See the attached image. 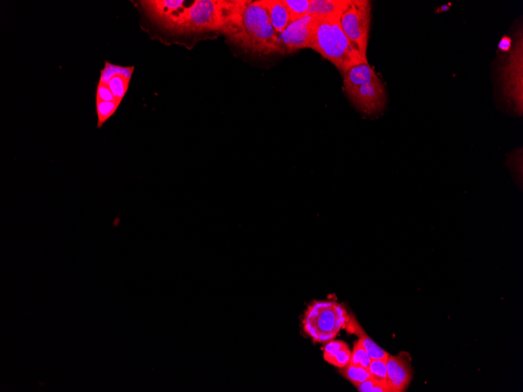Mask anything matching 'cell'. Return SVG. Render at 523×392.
I'll list each match as a JSON object with an SVG mask.
<instances>
[{"label": "cell", "instance_id": "cell-14", "mask_svg": "<svg viewBox=\"0 0 523 392\" xmlns=\"http://www.w3.org/2000/svg\"><path fill=\"white\" fill-rule=\"evenodd\" d=\"M265 5L272 27L280 36L291 23L289 12L283 0H265Z\"/></svg>", "mask_w": 523, "mask_h": 392}, {"label": "cell", "instance_id": "cell-15", "mask_svg": "<svg viewBox=\"0 0 523 392\" xmlns=\"http://www.w3.org/2000/svg\"><path fill=\"white\" fill-rule=\"evenodd\" d=\"M184 1H144L142 5L156 20L161 23L184 8Z\"/></svg>", "mask_w": 523, "mask_h": 392}, {"label": "cell", "instance_id": "cell-23", "mask_svg": "<svg viewBox=\"0 0 523 392\" xmlns=\"http://www.w3.org/2000/svg\"><path fill=\"white\" fill-rule=\"evenodd\" d=\"M96 100H100L107 102L117 100L114 98V96L110 89L104 83L99 82L97 88V98ZM118 101V100H117Z\"/></svg>", "mask_w": 523, "mask_h": 392}, {"label": "cell", "instance_id": "cell-21", "mask_svg": "<svg viewBox=\"0 0 523 392\" xmlns=\"http://www.w3.org/2000/svg\"><path fill=\"white\" fill-rule=\"evenodd\" d=\"M387 359H372L368 370L374 380L387 382Z\"/></svg>", "mask_w": 523, "mask_h": 392}, {"label": "cell", "instance_id": "cell-2", "mask_svg": "<svg viewBox=\"0 0 523 392\" xmlns=\"http://www.w3.org/2000/svg\"><path fill=\"white\" fill-rule=\"evenodd\" d=\"M340 18L316 17L310 49L333 63L343 75L351 67L368 61L344 33Z\"/></svg>", "mask_w": 523, "mask_h": 392}, {"label": "cell", "instance_id": "cell-3", "mask_svg": "<svg viewBox=\"0 0 523 392\" xmlns=\"http://www.w3.org/2000/svg\"><path fill=\"white\" fill-rule=\"evenodd\" d=\"M241 1L199 0L169 19L165 27L177 31L219 30L226 33Z\"/></svg>", "mask_w": 523, "mask_h": 392}, {"label": "cell", "instance_id": "cell-6", "mask_svg": "<svg viewBox=\"0 0 523 392\" xmlns=\"http://www.w3.org/2000/svg\"><path fill=\"white\" fill-rule=\"evenodd\" d=\"M315 22V17L305 15L291 22L278 36L280 54H291L299 50L310 48Z\"/></svg>", "mask_w": 523, "mask_h": 392}, {"label": "cell", "instance_id": "cell-10", "mask_svg": "<svg viewBox=\"0 0 523 392\" xmlns=\"http://www.w3.org/2000/svg\"><path fill=\"white\" fill-rule=\"evenodd\" d=\"M404 355H390L387 359V383L392 392L404 391L411 382V365Z\"/></svg>", "mask_w": 523, "mask_h": 392}, {"label": "cell", "instance_id": "cell-17", "mask_svg": "<svg viewBox=\"0 0 523 392\" xmlns=\"http://www.w3.org/2000/svg\"><path fill=\"white\" fill-rule=\"evenodd\" d=\"M342 369L343 376L356 388H358L362 383L366 382L368 379L372 378L369 370L360 365L349 363Z\"/></svg>", "mask_w": 523, "mask_h": 392}, {"label": "cell", "instance_id": "cell-4", "mask_svg": "<svg viewBox=\"0 0 523 392\" xmlns=\"http://www.w3.org/2000/svg\"><path fill=\"white\" fill-rule=\"evenodd\" d=\"M349 315L342 305L334 301H314L305 312L303 329L316 342L333 340L346 327Z\"/></svg>", "mask_w": 523, "mask_h": 392}, {"label": "cell", "instance_id": "cell-22", "mask_svg": "<svg viewBox=\"0 0 523 392\" xmlns=\"http://www.w3.org/2000/svg\"><path fill=\"white\" fill-rule=\"evenodd\" d=\"M360 392H392L387 382H382L370 378L362 383L358 388Z\"/></svg>", "mask_w": 523, "mask_h": 392}, {"label": "cell", "instance_id": "cell-1", "mask_svg": "<svg viewBox=\"0 0 523 392\" xmlns=\"http://www.w3.org/2000/svg\"><path fill=\"white\" fill-rule=\"evenodd\" d=\"M227 36L229 40L254 54H280L278 35L272 27L265 0L246 1Z\"/></svg>", "mask_w": 523, "mask_h": 392}, {"label": "cell", "instance_id": "cell-20", "mask_svg": "<svg viewBox=\"0 0 523 392\" xmlns=\"http://www.w3.org/2000/svg\"><path fill=\"white\" fill-rule=\"evenodd\" d=\"M372 359L369 356L367 352L363 346L361 340L354 344L352 354H351L350 364L362 366L368 370L371 364Z\"/></svg>", "mask_w": 523, "mask_h": 392}, {"label": "cell", "instance_id": "cell-5", "mask_svg": "<svg viewBox=\"0 0 523 392\" xmlns=\"http://www.w3.org/2000/svg\"><path fill=\"white\" fill-rule=\"evenodd\" d=\"M371 10L372 3L367 0H350L340 18L344 33L366 59Z\"/></svg>", "mask_w": 523, "mask_h": 392}, {"label": "cell", "instance_id": "cell-8", "mask_svg": "<svg viewBox=\"0 0 523 392\" xmlns=\"http://www.w3.org/2000/svg\"><path fill=\"white\" fill-rule=\"evenodd\" d=\"M522 35L516 40L513 49L510 52L509 59L503 70L505 91L508 98L513 102L516 110L522 113Z\"/></svg>", "mask_w": 523, "mask_h": 392}, {"label": "cell", "instance_id": "cell-7", "mask_svg": "<svg viewBox=\"0 0 523 392\" xmlns=\"http://www.w3.org/2000/svg\"><path fill=\"white\" fill-rule=\"evenodd\" d=\"M346 93L356 108L367 114L379 113L386 105L385 88L379 76Z\"/></svg>", "mask_w": 523, "mask_h": 392}, {"label": "cell", "instance_id": "cell-11", "mask_svg": "<svg viewBox=\"0 0 523 392\" xmlns=\"http://www.w3.org/2000/svg\"><path fill=\"white\" fill-rule=\"evenodd\" d=\"M350 0H311L308 15L317 18L340 17Z\"/></svg>", "mask_w": 523, "mask_h": 392}, {"label": "cell", "instance_id": "cell-9", "mask_svg": "<svg viewBox=\"0 0 523 392\" xmlns=\"http://www.w3.org/2000/svg\"><path fill=\"white\" fill-rule=\"evenodd\" d=\"M105 68L101 70L99 82L107 85L110 89L114 98L119 102H122L127 91H128L134 67H120L107 61L105 62Z\"/></svg>", "mask_w": 523, "mask_h": 392}, {"label": "cell", "instance_id": "cell-19", "mask_svg": "<svg viewBox=\"0 0 523 392\" xmlns=\"http://www.w3.org/2000/svg\"><path fill=\"white\" fill-rule=\"evenodd\" d=\"M290 15L291 22L308 15L311 0H283Z\"/></svg>", "mask_w": 523, "mask_h": 392}, {"label": "cell", "instance_id": "cell-13", "mask_svg": "<svg viewBox=\"0 0 523 392\" xmlns=\"http://www.w3.org/2000/svg\"><path fill=\"white\" fill-rule=\"evenodd\" d=\"M351 354L349 346L342 340H330L325 346L324 351V361L336 366L344 368L350 363Z\"/></svg>", "mask_w": 523, "mask_h": 392}, {"label": "cell", "instance_id": "cell-18", "mask_svg": "<svg viewBox=\"0 0 523 392\" xmlns=\"http://www.w3.org/2000/svg\"><path fill=\"white\" fill-rule=\"evenodd\" d=\"M119 101H103L96 100V107L98 114V127L99 128L104 126L105 122L116 113L119 105Z\"/></svg>", "mask_w": 523, "mask_h": 392}, {"label": "cell", "instance_id": "cell-12", "mask_svg": "<svg viewBox=\"0 0 523 392\" xmlns=\"http://www.w3.org/2000/svg\"><path fill=\"white\" fill-rule=\"evenodd\" d=\"M377 76L368 63L357 64L349 68L343 74L344 91H347L349 89L360 86Z\"/></svg>", "mask_w": 523, "mask_h": 392}, {"label": "cell", "instance_id": "cell-16", "mask_svg": "<svg viewBox=\"0 0 523 392\" xmlns=\"http://www.w3.org/2000/svg\"><path fill=\"white\" fill-rule=\"evenodd\" d=\"M348 331L354 333L358 336L361 342L368 353L370 357L372 359H388V353L384 349H382L380 346L376 344L374 340L369 338L367 334L363 332L361 327L357 324L356 321H352L350 319L347 323Z\"/></svg>", "mask_w": 523, "mask_h": 392}]
</instances>
